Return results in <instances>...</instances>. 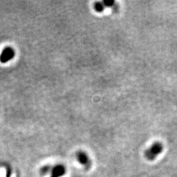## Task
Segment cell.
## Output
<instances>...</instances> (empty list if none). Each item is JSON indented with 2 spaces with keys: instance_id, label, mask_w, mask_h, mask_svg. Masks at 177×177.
<instances>
[{
  "instance_id": "1",
  "label": "cell",
  "mask_w": 177,
  "mask_h": 177,
  "mask_svg": "<svg viewBox=\"0 0 177 177\" xmlns=\"http://www.w3.org/2000/svg\"><path fill=\"white\" fill-rule=\"evenodd\" d=\"M163 150V146L160 142H155L153 144L149 149L145 152L146 158L152 161L156 158L158 155L162 153Z\"/></svg>"
},
{
  "instance_id": "2",
  "label": "cell",
  "mask_w": 177,
  "mask_h": 177,
  "mask_svg": "<svg viewBox=\"0 0 177 177\" xmlns=\"http://www.w3.org/2000/svg\"><path fill=\"white\" fill-rule=\"evenodd\" d=\"M77 159L79 163H81L83 166H85V168H89L91 165V163L90 159L88 156V155L83 151H79L77 154Z\"/></svg>"
},
{
  "instance_id": "3",
  "label": "cell",
  "mask_w": 177,
  "mask_h": 177,
  "mask_svg": "<svg viewBox=\"0 0 177 177\" xmlns=\"http://www.w3.org/2000/svg\"><path fill=\"white\" fill-rule=\"evenodd\" d=\"M15 51L11 47H6L2 51L1 56H0V61L2 63H5L14 57Z\"/></svg>"
},
{
  "instance_id": "4",
  "label": "cell",
  "mask_w": 177,
  "mask_h": 177,
  "mask_svg": "<svg viewBox=\"0 0 177 177\" xmlns=\"http://www.w3.org/2000/svg\"><path fill=\"white\" fill-rule=\"evenodd\" d=\"M66 173V169L62 165H58L53 168L51 177H61Z\"/></svg>"
},
{
  "instance_id": "5",
  "label": "cell",
  "mask_w": 177,
  "mask_h": 177,
  "mask_svg": "<svg viewBox=\"0 0 177 177\" xmlns=\"http://www.w3.org/2000/svg\"><path fill=\"white\" fill-rule=\"evenodd\" d=\"M105 6L103 2H95L94 4V9L97 13H103L105 9Z\"/></svg>"
},
{
  "instance_id": "6",
  "label": "cell",
  "mask_w": 177,
  "mask_h": 177,
  "mask_svg": "<svg viewBox=\"0 0 177 177\" xmlns=\"http://www.w3.org/2000/svg\"><path fill=\"white\" fill-rule=\"evenodd\" d=\"M105 7H112L113 9L116 6V3L114 1H104L103 2Z\"/></svg>"
},
{
  "instance_id": "7",
  "label": "cell",
  "mask_w": 177,
  "mask_h": 177,
  "mask_svg": "<svg viewBox=\"0 0 177 177\" xmlns=\"http://www.w3.org/2000/svg\"><path fill=\"white\" fill-rule=\"evenodd\" d=\"M50 170H51V167H49V166H45V167H44L41 169V172L42 174L46 175L49 172Z\"/></svg>"
}]
</instances>
